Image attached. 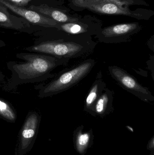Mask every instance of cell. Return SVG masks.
I'll list each match as a JSON object with an SVG mask.
<instances>
[{
    "label": "cell",
    "instance_id": "obj_13",
    "mask_svg": "<svg viewBox=\"0 0 154 155\" xmlns=\"http://www.w3.org/2000/svg\"><path fill=\"white\" fill-rule=\"evenodd\" d=\"M0 26L8 29L29 32L26 25L18 20L17 17L9 13L7 8L0 3Z\"/></svg>",
    "mask_w": 154,
    "mask_h": 155
},
{
    "label": "cell",
    "instance_id": "obj_2",
    "mask_svg": "<svg viewBox=\"0 0 154 155\" xmlns=\"http://www.w3.org/2000/svg\"><path fill=\"white\" fill-rule=\"evenodd\" d=\"M96 43L90 37L75 36L66 34L64 36L36 42L24 50L53 57L70 60L80 58L92 52Z\"/></svg>",
    "mask_w": 154,
    "mask_h": 155
},
{
    "label": "cell",
    "instance_id": "obj_10",
    "mask_svg": "<svg viewBox=\"0 0 154 155\" xmlns=\"http://www.w3.org/2000/svg\"><path fill=\"white\" fill-rule=\"evenodd\" d=\"M57 30L61 31L69 35L90 37L96 35L100 29L92 28L89 25L83 22H79L58 23Z\"/></svg>",
    "mask_w": 154,
    "mask_h": 155
},
{
    "label": "cell",
    "instance_id": "obj_5",
    "mask_svg": "<svg viewBox=\"0 0 154 155\" xmlns=\"http://www.w3.org/2000/svg\"><path fill=\"white\" fill-rule=\"evenodd\" d=\"M41 116L36 111L28 112L19 134L14 155H26L37 138Z\"/></svg>",
    "mask_w": 154,
    "mask_h": 155
},
{
    "label": "cell",
    "instance_id": "obj_11",
    "mask_svg": "<svg viewBox=\"0 0 154 155\" xmlns=\"http://www.w3.org/2000/svg\"><path fill=\"white\" fill-rule=\"evenodd\" d=\"M30 8L31 10L41 14L42 15H47L48 17L56 21L57 22L64 23L81 21L79 18L71 17L62 11L50 7L46 4L41 5L39 6L31 5Z\"/></svg>",
    "mask_w": 154,
    "mask_h": 155
},
{
    "label": "cell",
    "instance_id": "obj_7",
    "mask_svg": "<svg viewBox=\"0 0 154 155\" xmlns=\"http://www.w3.org/2000/svg\"><path fill=\"white\" fill-rule=\"evenodd\" d=\"M141 25L137 22L119 24L99 30L96 37L101 42L113 44L128 41L131 36L140 31Z\"/></svg>",
    "mask_w": 154,
    "mask_h": 155
},
{
    "label": "cell",
    "instance_id": "obj_8",
    "mask_svg": "<svg viewBox=\"0 0 154 155\" xmlns=\"http://www.w3.org/2000/svg\"><path fill=\"white\" fill-rule=\"evenodd\" d=\"M0 3L32 23L47 28H58V22L35 11L16 6L5 0H0Z\"/></svg>",
    "mask_w": 154,
    "mask_h": 155
},
{
    "label": "cell",
    "instance_id": "obj_6",
    "mask_svg": "<svg viewBox=\"0 0 154 155\" xmlns=\"http://www.w3.org/2000/svg\"><path fill=\"white\" fill-rule=\"evenodd\" d=\"M108 71L113 79L127 92L142 101L147 102L154 101V97L149 89L142 85L135 78L124 69L112 65L108 67Z\"/></svg>",
    "mask_w": 154,
    "mask_h": 155
},
{
    "label": "cell",
    "instance_id": "obj_9",
    "mask_svg": "<svg viewBox=\"0 0 154 155\" xmlns=\"http://www.w3.org/2000/svg\"><path fill=\"white\" fill-rule=\"evenodd\" d=\"M106 87V84L103 80L102 72L99 71L85 98L84 111L93 115L96 102Z\"/></svg>",
    "mask_w": 154,
    "mask_h": 155
},
{
    "label": "cell",
    "instance_id": "obj_4",
    "mask_svg": "<svg viewBox=\"0 0 154 155\" xmlns=\"http://www.w3.org/2000/svg\"><path fill=\"white\" fill-rule=\"evenodd\" d=\"M96 64L93 59L83 61L70 69L60 73L50 82L34 86L38 97L44 98L64 92L79 83L91 71Z\"/></svg>",
    "mask_w": 154,
    "mask_h": 155
},
{
    "label": "cell",
    "instance_id": "obj_18",
    "mask_svg": "<svg viewBox=\"0 0 154 155\" xmlns=\"http://www.w3.org/2000/svg\"><path fill=\"white\" fill-rule=\"evenodd\" d=\"M5 45H6V44H5V42L0 39V48L5 47Z\"/></svg>",
    "mask_w": 154,
    "mask_h": 155
},
{
    "label": "cell",
    "instance_id": "obj_15",
    "mask_svg": "<svg viewBox=\"0 0 154 155\" xmlns=\"http://www.w3.org/2000/svg\"><path fill=\"white\" fill-rule=\"evenodd\" d=\"M90 139V135L89 133H80L78 134L77 139V146L78 151L82 153L85 150Z\"/></svg>",
    "mask_w": 154,
    "mask_h": 155
},
{
    "label": "cell",
    "instance_id": "obj_17",
    "mask_svg": "<svg viewBox=\"0 0 154 155\" xmlns=\"http://www.w3.org/2000/svg\"><path fill=\"white\" fill-rule=\"evenodd\" d=\"M5 74L3 73L2 72L0 69V82L4 83L5 81Z\"/></svg>",
    "mask_w": 154,
    "mask_h": 155
},
{
    "label": "cell",
    "instance_id": "obj_1",
    "mask_svg": "<svg viewBox=\"0 0 154 155\" xmlns=\"http://www.w3.org/2000/svg\"><path fill=\"white\" fill-rule=\"evenodd\" d=\"M15 56L23 61H10L6 64L11 76L2 84V88L6 92L13 91L21 85L41 83L53 78L56 76L52 73L53 70L67 65L69 61L44 54L30 52L18 53Z\"/></svg>",
    "mask_w": 154,
    "mask_h": 155
},
{
    "label": "cell",
    "instance_id": "obj_19",
    "mask_svg": "<svg viewBox=\"0 0 154 155\" xmlns=\"http://www.w3.org/2000/svg\"><path fill=\"white\" fill-rule=\"evenodd\" d=\"M2 84H0V88H1V87H2Z\"/></svg>",
    "mask_w": 154,
    "mask_h": 155
},
{
    "label": "cell",
    "instance_id": "obj_16",
    "mask_svg": "<svg viewBox=\"0 0 154 155\" xmlns=\"http://www.w3.org/2000/svg\"><path fill=\"white\" fill-rule=\"evenodd\" d=\"M9 2L12 3L14 5L19 7L25 6L29 4L32 0H7Z\"/></svg>",
    "mask_w": 154,
    "mask_h": 155
},
{
    "label": "cell",
    "instance_id": "obj_12",
    "mask_svg": "<svg viewBox=\"0 0 154 155\" xmlns=\"http://www.w3.org/2000/svg\"><path fill=\"white\" fill-rule=\"evenodd\" d=\"M114 93L113 90L106 87L94 106L93 115L103 117L113 110Z\"/></svg>",
    "mask_w": 154,
    "mask_h": 155
},
{
    "label": "cell",
    "instance_id": "obj_14",
    "mask_svg": "<svg viewBox=\"0 0 154 155\" xmlns=\"http://www.w3.org/2000/svg\"><path fill=\"white\" fill-rule=\"evenodd\" d=\"M17 113L14 107L9 101L0 97V118L11 123H15Z\"/></svg>",
    "mask_w": 154,
    "mask_h": 155
},
{
    "label": "cell",
    "instance_id": "obj_3",
    "mask_svg": "<svg viewBox=\"0 0 154 155\" xmlns=\"http://www.w3.org/2000/svg\"><path fill=\"white\" fill-rule=\"evenodd\" d=\"M71 7L99 14L123 15L138 20H147L153 14L147 10L129 8L130 5H148L144 0H69Z\"/></svg>",
    "mask_w": 154,
    "mask_h": 155
}]
</instances>
